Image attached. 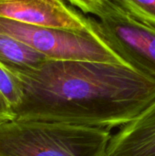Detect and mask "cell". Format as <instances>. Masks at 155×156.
Here are the masks:
<instances>
[{
	"label": "cell",
	"instance_id": "obj_1",
	"mask_svg": "<svg viewBox=\"0 0 155 156\" xmlns=\"http://www.w3.org/2000/svg\"><path fill=\"white\" fill-rule=\"evenodd\" d=\"M5 68L21 83L22 100L14 110L19 120L111 129L155 101L154 79L129 66L47 59L35 68Z\"/></svg>",
	"mask_w": 155,
	"mask_h": 156
},
{
	"label": "cell",
	"instance_id": "obj_2",
	"mask_svg": "<svg viewBox=\"0 0 155 156\" xmlns=\"http://www.w3.org/2000/svg\"><path fill=\"white\" fill-rule=\"evenodd\" d=\"M110 129L19 120L0 125V156H105Z\"/></svg>",
	"mask_w": 155,
	"mask_h": 156
},
{
	"label": "cell",
	"instance_id": "obj_3",
	"mask_svg": "<svg viewBox=\"0 0 155 156\" xmlns=\"http://www.w3.org/2000/svg\"><path fill=\"white\" fill-rule=\"evenodd\" d=\"M0 33L16 38L48 59L82 60L132 67L99 33L36 26L3 17H0Z\"/></svg>",
	"mask_w": 155,
	"mask_h": 156
},
{
	"label": "cell",
	"instance_id": "obj_4",
	"mask_svg": "<svg viewBox=\"0 0 155 156\" xmlns=\"http://www.w3.org/2000/svg\"><path fill=\"white\" fill-rule=\"evenodd\" d=\"M90 18L111 48L132 67L155 80V27L134 18L111 0Z\"/></svg>",
	"mask_w": 155,
	"mask_h": 156
},
{
	"label": "cell",
	"instance_id": "obj_5",
	"mask_svg": "<svg viewBox=\"0 0 155 156\" xmlns=\"http://www.w3.org/2000/svg\"><path fill=\"white\" fill-rule=\"evenodd\" d=\"M0 17L42 27L98 33L90 16L66 0H0Z\"/></svg>",
	"mask_w": 155,
	"mask_h": 156
},
{
	"label": "cell",
	"instance_id": "obj_6",
	"mask_svg": "<svg viewBox=\"0 0 155 156\" xmlns=\"http://www.w3.org/2000/svg\"><path fill=\"white\" fill-rule=\"evenodd\" d=\"M105 156H155V101L111 137Z\"/></svg>",
	"mask_w": 155,
	"mask_h": 156
},
{
	"label": "cell",
	"instance_id": "obj_7",
	"mask_svg": "<svg viewBox=\"0 0 155 156\" xmlns=\"http://www.w3.org/2000/svg\"><path fill=\"white\" fill-rule=\"evenodd\" d=\"M48 58L16 38L0 33V64L13 68H35Z\"/></svg>",
	"mask_w": 155,
	"mask_h": 156
},
{
	"label": "cell",
	"instance_id": "obj_8",
	"mask_svg": "<svg viewBox=\"0 0 155 156\" xmlns=\"http://www.w3.org/2000/svg\"><path fill=\"white\" fill-rule=\"evenodd\" d=\"M134 18L155 27V0H111Z\"/></svg>",
	"mask_w": 155,
	"mask_h": 156
},
{
	"label": "cell",
	"instance_id": "obj_9",
	"mask_svg": "<svg viewBox=\"0 0 155 156\" xmlns=\"http://www.w3.org/2000/svg\"><path fill=\"white\" fill-rule=\"evenodd\" d=\"M0 91L11 105L13 111L22 100V87L19 79L0 64Z\"/></svg>",
	"mask_w": 155,
	"mask_h": 156
},
{
	"label": "cell",
	"instance_id": "obj_10",
	"mask_svg": "<svg viewBox=\"0 0 155 156\" xmlns=\"http://www.w3.org/2000/svg\"><path fill=\"white\" fill-rule=\"evenodd\" d=\"M73 7L79 9L84 15L96 16L105 5L107 0H66Z\"/></svg>",
	"mask_w": 155,
	"mask_h": 156
},
{
	"label": "cell",
	"instance_id": "obj_11",
	"mask_svg": "<svg viewBox=\"0 0 155 156\" xmlns=\"http://www.w3.org/2000/svg\"><path fill=\"white\" fill-rule=\"evenodd\" d=\"M14 120H16L14 111L0 91V125Z\"/></svg>",
	"mask_w": 155,
	"mask_h": 156
}]
</instances>
